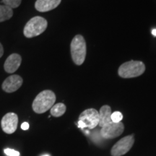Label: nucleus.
Here are the masks:
<instances>
[{
	"label": "nucleus",
	"mask_w": 156,
	"mask_h": 156,
	"mask_svg": "<svg viewBox=\"0 0 156 156\" xmlns=\"http://www.w3.org/2000/svg\"><path fill=\"white\" fill-rule=\"evenodd\" d=\"M56 101V95L49 90L42 91L36 97L32 104L33 110L36 114H44L52 108Z\"/></svg>",
	"instance_id": "obj_1"
},
{
	"label": "nucleus",
	"mask_w": 156,
	"mask_h": 156,
	"mask_svg": "<svg viewBox=\"0 0 156 156\" xmlns=\"http://www.w3.org/2000/svg\"><path fill=\"white\" fill-rule=\"evenodd\" d=\"M70 51L74 63L77 65H81L85 62L86 57L87 48L85 38L81 35H77L74 37L70 44Z\"/></svg>",
	"instance_id": "obj_2"
},
{
	"label": "nucleus",
	"mask_w": 156,
	"mask_h": 156,
	"mask_svg": "<svg viewBox=\"0 0 156 156\" xmlns=\"http://www.w3.org/2000/svg\"><path fill=\"white\" fill-rule=\"evenodd\" d=\"M145 71V65L140 61L126 62L119 68L118 74L122 78H132L142 75Z\"/></svg>",
	"instance_id": "obj_3"
},
{
	"label": "nucleus",
	"mask_w": 156,
	"mask_h": 156,
	"mask_svg": "<svg viewBox=\"0 0 156 156\" xmlns=\"http://www.w3.org/2000/svg\"><path fill=\"white\" fill-rule=\"evenodd\" d=\"M47 25V21L44 17L40 16L34 17L25 25L23 34L26 38H34L43 34L46 30Z\"/></svg>",
	"instance_id": "obj_4"
},
{
	"label": "nucleus",
	"mask_w": 156,
	"mask_h": 156,
	"mask_svg": "<svg viewBox=\"0 0 156 156\" xmlns=\"http://www.w3.org/2000/svg\"><path fill=\"white\" fill-rule=\"evenodd\" d=\"M134 143V134L126 136L119 140L111 151L112 156H122L127 153Z\"/></svg>",
	"instance_id": "obj_5"
},
{
	"label": "nucleus",
	"mask_w": 156,
	"mask_h": 156,
	"mask_svg": "<svg viewBox=\"0 0 156 156\" xmlns=\"http://www.w3.org/2000/svg\"><path fill=\"white\" fill-rule=\"evenodd\" d=\"M124 130V124L121 122L119 123L111 122L101 127L100 135L103 139H114L120 136Z\"/></svg>",
	"instance_id": "obj_6"
},
{
	"label": "nucleus",
	"mask_w": 156,
	"mask_h": 156,
	"mask_svg": "<svg viewBox=\"0 0 156 156\" xmlns=\"http://www.w3.org/2000/svg\"><path fill=\"white\" fill-rule=\"evenodd\" d=\"M79 121L85 123L86 128L93 129L98 126L99 114L95 108H88L83 112L79 116Z\"/></svg>",
	"instance_id": "obj_7"
},
{
	"label": "nucleus",
	"mask_w": 156,
	"mask_h": 156,
	"mask_svg": "<svg viewBox=\"0 0 156 156\" xmlns=\"http://www.w3.org/2000/svg\"><path fill=\"white\" fill-rule=\"evenodd\" d=\"M18 124V116L15 113H7L1 121L2 129L6 134H13L16 131Z\"/></svg>",
	"instance_id": "obj_8"
},
{
	"label": "nucleus",
	"mask_w": 156,
	"mask_h": 156,
	"mask_svg": "<svg viewBox=\"0 0 156 156\" xmlns=\"http://www.w3.org/2000/svg\"><path fill=\"white\" fill-rule=\"evenodd\" d=\"M23 80L20 75H12L3 82L2 88L6 93H13L17 90L23 85Z\"/></svg>",
	"instance_id": "obj_9"
},
{
	"label": "nucleus",
	"mask_w": 156,
	"mask_h": 156,
	"mask_svg": "<svg viewBox=\"0 0 156 156\" xmlns=\"http://www.w3.org/2000/svg\"><path fill=\"white\" fill-rule=\"evenodd\" d=\"M22 58L17 54H12L7 57L4 64V69L7 73H14L20 66Z\"/></svg>",
	"instance_id": "obj_10"
},
{
	"label": "nucleus",
	"mask_w": 156,
	"mask_h": 156,
	"mask_svg": "<svg viewBox=\"0 0 156 156\" xmlns=\"http://www.w3.org/2000/svg\"><path fill=\"white\" fill-rule=\"evenodd\" d=\"M62 0H37L35 3V8L41 12H45L56 8Z\"/></svg>",
	"instance_id": "obj_11"
},
{
	"label": "nucleus",
	"mask_w": 156,
	"mask_h": 156,
	"mask_svg": "<svg viewBox=\"0 0 156 156\" xmlns=\"http://www.w3.org/2000/svg\"><path fill=\"white\" fill-rule=\"evenodd\" d=\"M99 114V123L98 126L103 127V126L106 125L109 123L112 122L111 116H112V108L108 105L103 106L100 109Z\"/></svg>",
	"instance_id": "obj_12"
},
{
	"label": "nucleus",
	"mask_w": 156,
	"mask_h": 156,
	"mask_svg": "<svg viewBox=\"0 0 156 156\" xmlns=\"http://www.w3.org/2000/svg\"><path fill=\"white\" fill-rule=\"evenodd\" d=\"M66 106L62 103H58L54 104L52 108L50 109L51 114L54 117H60L64 115L66 112Z\"/></svg>",
	"instance_id": "obj_13"
},
{
	"label": "nucleus",
	"mask_w": 156,
	"mask_h": 156,
	"mask_svg": "<svg viewBox=\"0 0 156 156\" xmlns=\"http://www.w3.org/2000/svg\"><path fill=\"white\" fill-rule=\"evenodd\" d=\"M12 9L5 5H0V23L9 20L12 17Z\"/></svg>",
	"instance_id": "obj_14"
},
{
	"label": "nucleus",
	"mask_w": 156,
	"mask_h": 156,
	"mask_svg": "<svg viewBox=\"0 0 156 156\" xmlns=\"http://www.w3.org/2000/svg\"><path fill=\"white\" fill-rule=\"evenodd\" d=\"M21 2H22V0H2V2L5 4L4 5L7 6L11 9L18 7L20 5Z\"/></svg>",
	"instance_id": "obj_15"
},
{
	"label": "nucleus",
	"mask_w": 156,
	"mask_h": 156,
	"mask_svg": "<svg viewBox=\"0 0 156 156\" xmlns=\"http://www.w3.org/2000/svg\"><path fill=\"white\" fill-rule=\"evenodd\" d=\"M111 119H112V122L114 123L121 122V121L123 119V115L119 112H115L112 114Z\"/></svg>",
	"instance_id": "obj_16"
},
{
	"label": "nucleus",
	"mask_w": 156,
	"mask_h": 156,
	"mask_svg": "<svg viewBox=\"0 0 156 156\" xmlns=\"http://www.w3.org/2000/svg\"><path fill=\"white\" fill-rule=\"evenodd\" d=\"M5 153L7 156H20V153L18 151H15L13 149H9V148H7L5 150Z\"/></svg>",
	"instance_id": "obj_17"
},
{
	"label": "nucleus",
	"mask_w": 156,
	"mask_h": 156,
	"mask_svg": "<svg viewBox=\"0 0 156 156\" xmlns=\"http://www.w3.org/2000/svg\"><path fill=\"white\" fill-rule=\"evenodd\" d=\"M77 126H78V127L82 129H84L85 128H86V125H85V123L82 122V121H78Z\"/></svg>",
	"instance_id": "obj_18"
},
{
	"label": "nucleus",
	"mask_w": 156,
	"mask_h": 156,
	"mask_svg": "<svg viewBox=\"0 0 156 156\" xmlns=\"http://www.w3.org/2000/svg\"><path fill=\"white\" fill-rule=\"evenodd\" d=\"M29 124L28 122H23L22 124V125H21V129H22L23 130H28L29 129Z\"/></svg>",
	"instance_id": "obj_19"
},
{
	"label": "nucleus",
	"mask_w": 156,
	"mask_h": 156,
	"mask_svg": "<svg viewBox=\"0 0 156 156\" xmlns=\"http://www.w3.org/2000/svg\"><path fill=\"white\" fill-rule=\"evenodd\" d=\"M3 54H4V48L2 45L1 43H0V58L3 56Z\"/></svg>",
	"instance_id": "obj_20"
},
{
	"label": "nucleus",
	"mask_w": 156,
	"mask_h": 156,
	"mask_svg": "<svg viewBox=\"0 0 156 156\" xmlns=\"http://www.w3.org/2000/svg\"><path fill=\"white\" fill-rule=\"evenodd\" d=\"M152 34H153V36H156V29H153V30H152Z\"/></svg>",
	"instance_id": "obj_21"
},
{
	"label": "nucleus",
	"mask_w": 156,
	"mask_h": 156,
	"mask_svg": "<svg viewBox=\"0 0 156 156\" xmlns=\"http://www.w3.org/2000/svg\"><path fill=\"white\" fill-rule=\"evenodd\" d=\"M43 156H49V155H43Z\"/></svg>",
	"instance_id": "obj_22"
}]
</instances>
